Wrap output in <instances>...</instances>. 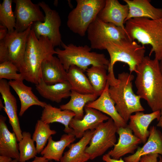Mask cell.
Returning <instances> with one entry per match:
<instances>
[{"label": "cell", "mask_w": 162, "mask_h": 162, "mask_svg": "<svg viewBox=\"0 0 162 162\" xmlns=\"http://www.w3.org/2000/svg\"><path fill=\"white\" fill-rule=\"evenodd\" d=\"M135 84L136 94L146 101L152 112L162 109V74L159 61L145 56L137 67Z\"/></svg>", "instance_id": "cell-1"}, {"label": "cell", "mask_w": 162, "mask_h": 162, "mask_svg": "<svg viewBox=\"0 0 162 162\" xmlns=\"http://www.w3.org/2000/svg\"><path fill=\"white\" fill-rule=\"evenodd\" d=\"M54 47L48 38L41 36L38 38L31 29L23 62L19 69L24 80L35 85L38 83L41 79L43 62L56 54Z\"/></svg>", "instance_id": "cell-2"}, {"label": "cell", "mask_w": 162, "mask_h": 162, "mask_svg": "<svg viewBox=\"0 0 162 162\" xmlns=\"http://www.w3.org/2000/svg\"><path fill=\"white\" fill-rule=\"evenodd\" d=\"M125 30L128 37L136 40L144 46L152 48L149 56L154 53L155 59L162 58V18L155 20L146 18H135L125 22Z\"/></svg>", "instance_id": "cell-3"}, {"label": "cell", "mask_w": 162, "mask_h": 162, "mask_svg": "<svg viewBox=\"0 0 162 162\" xmlns=\"http://www.w3.org/2000/svg\"><path fill=\"white\" fill-rule=\"evenodd\" d=\"M104 49L107 50L110 57L108 69V81L109 84L115 82L117 79L113 71L116 62H121L127 64L131 73L135 72L136 67L145 57L144 46L128 37L118 41L108 42L105 45Z\"/></svg>", "instance_id": "cell-4"}, {"label": "cell", "mask_w": 162, "mask_h": 162, "mask_svg": "<svg viewBox=\"0 0 162 162\" xmlns=\"http://www.w3.org/2000/svg\"><path fill=\"white\" fill-rule=\"evenodd\" d=\"M134 78L131 73L123 72L118 74L116 82L109 88L110 95L116 110L127 123L133 113L145 110L141 104L140 98L133 89Z\"/></svg>", "instance_id": "cell-5"}, {"label": "cell", "mask_w": 162, "mask_h": 162, "mask_svg": "<svg viewBox=\"0 0 162 162\" xmlns=\"http://www.w3.org/2000/svg\"><path fill=\"white\" fill-rule=\"evenodd\" d=\"M63 50L55 49L58 57L67 72L70 66L75 65L86 71L90 65L98 66L108 69L110 61L104 54L91 52L87 45L77 46L73 44H66L62 42Z\"/></svg>", "instance_id": "cell-6"}, {"label": "cell", "mask_w": 162, "mask_h": 162, "mask_svg": "<svg viewBox=\"0 0 162 162\" xmlns=\"http://www.w3.org/2000/svg\"><path fill=\"white\" fill-rule=\"evenodd\" d=\"M76 7L69 13L67 24L73 33L84 36L90 25L104 7L106 0H76Z\"/></svg>", "instance_id": "cell-7"}, {"label": "cell", "mask_w": 162, "mask_h": 162, "mask_svg": "<svg viewBox=\"0 0 162 162\" xmlns=\"http://www.w3.org/2000/svg\"><path fill=\"white\" fill-rule=\"evenodd\" d=\"M92 49L103 50L110 41H118L128 37L125 30L114 25L105 22L98 17L90 25L87 31Z\"/></svg>", "instance_id": "cell-8"}, {"label": "cell", "mask_w": 162, "mask_h": 162, "mask_svg": "<svg viewBox=\"0 0 162 162\" xmlns=\"http://www.w3.org/2000/svg\"><path fill=\"white\" fill-rule=\"evenodd\" d=\"M117 129L113 120L110 118L95 129L89 146L86 149L90 159L93 160L101 156L114 146L117 141L116 133Z\"/></svg>", "instance_id": "cell-9"}, {"label": "cell", "mask_w": 162, "mask_h": 162, "mask_svg": "<svg viewBox=\"0 0 162 162\" xmlns=\"http://www.w3.org/2000/svg\"><path fill=\"white\" fill-rule=\"evenodd\" d=\"M38 4L44 13V20L34 22L32 29L38 38L41 36L48 38L54 47L60 46L63 42L60 31L61 20L59 14L44 2Z\"/></svg>", "instance_id": "cell-10"}, {"label": "cell", "mask_w": 162, "mask_h": 162, "mask_svg": "<svg viewBox=\"0 0 162 162\" xmlns=\"http://www.w3.org/2000/svg\"><path fill=\"white\" fill-rule=\"evenodd\" d=\"M13 2L15 4V29L18 32L25 31L34 22L44 21L45 15L38 4H34L31 0H14Z\"/></svg>", "instance_id": "cell-11"}, {"label": "cell", "mask_w": 162, "mask_h": 162, "mask_svg": "<svg viewBox=\"0 0 162 162\" xmlns=\"http://www.w3.org/2000/svg\"><path fill=\"white\" fill-rule=\"evenodd\" d=\"M32 24L23 32H19L15 29L8 32L3 40L8 47L9 60L15 64L19 70L23 62L28 38Z\"/></svg>", "instance_id": "cell-12"}, {"label": "cell", "mask_w": 162, "mask_h": 162, "mask_svg": "<svg viewBox=\"0 0 162 162\" xmlns=\"http://www.w3.org/2000/svg\"><path fill=\"white\" fill-rule=\"evenodd\" d=\"M85 114L82 119L73 118L69 124L73 130V134L76 138H81L88 130H95L98 126L110 118L95 109L85 106Z\"/></svg>", "instance_id": "cell-13"}, {"label": "cell", "mask_w": 162, "mask_h": 162, "mask_svg": "<svg viewBox=\"0 0 162 162\" xmlns=\"http://www.w3.org/2000/svg\"><path fill=\"white\" fill-rule=\"evenodd\" d=\"M10 87L6 80H0V93L4 105L3 109L8 116L9 123L19 142L22 138V132L17 115L16 100L10 91Z\"/></svg>", "instance_id": "cell-14"}, {"label": "cell", "mask_w": 162, "mask_h": 162, "mask_svg": "<svg viewBox=\"0 0 162 162\" xmlns=\"http://www.w3.org/2000/svg\"><path fill=\"white\" fill-rule=\"evenodd\" d=\"M117 133L119 136L118 142L114 145L113 148L107 153L112 158L119 159L126 154H133L138 148V145L142 143L128 125L125 127L118 128Z\"/></svg>", "instance_id": "cell-15"}, {"label": "cell", "mask_w": 162, "mask_h": 162, "mask_svg": "<svg viewBox=\"0 0 162 162\" xmlns=\"http://www.w3.org/2000/svg\"><path fill=\"white\" fill-rule=\"evenodd\" d=\"M129 13L127 4H122L117 0H106L105 6L97 17L102 21L112 23L124 29L125 20Z\"/></svg>", "instance_id": "cell-16"}, {"label": "cell", "mask_w": 162, "mask_h": 162, "mask_svg": "<svg viewBox=\"0 0 162 162\" xmlns=\"http://www.w3.org/2000/svg\"><path fill=\"white\" fill-rule=\"evenodd\" d=\"M109 84L107 81L106 87L99 97L95 100L87 103L86 106L97 110L109 116L113 120L118 128L128 125L119 114L115 107V103L109 92Z\"/></svg>", "instance_id": "cell-17"}, {"label": "cell", "mask_w": 162, "mask_h": 162, "mask_svg": "<svg viewBox=\"0 0 162 162\" xmlns=\"http://www.w3.org/2000/svg\"><path fill=\"white\" fill-rule=\"evenodd\" d=\"M160 115V111L148 114L143 112H137L130 116L128 126L134 134L141 140L142 143L145 144L149 135V130H148L149 125L156 119L158 121Z\"/></svg>", "instance_id": "cell-18"}, {"label": "cell", "mask_w": 162, "mask_h": 162, "mask_svg": "<svg viewBox=\"0 0 162 162\" xmlns=\"http://www.w3.org/2000/svg\"><path fill=\"white\" fill-rule=\"evenodd\" d=\"M148 139L141 147H138L133 154L124 158L125 162H140L141 157L151 154L162 155V134L154 126L149 129Z\"/></svg>", "instance_id": "cell-19"}, {"label": "cell", "mask_w": 162, "mask_h": 162, "mask_svg": "<svg viewBox=\"0 0 162 162\" xmlns=\"http://www.w3.org/2000/svg\"><path fill=\"white\" fill-rule=\"evenodd\" d=\"M6 118L0 116V155L20 160L17 140L14 132H10L6 123Z\"/></svg>", "instance_id": "cell-20"}, {"label": "cell", "mask_w": 162, "mask_h": 162, "mask_svg": "<svg viewBox=\"0 0 162 162\" xmlns=\"http://www.w3.org/2000/svg\"><path fill=\"white\" fill-rule=\"evenodd\" d=\"M41 71V79L47 85L67 81V71L58 57L54 56L43 62Z\"/></svg>", "instance_id": "cell-21"}, {"label": "cell", "mask_w": 162, "mask_h": 162, "mask_svg": "<svg viewBox=\"0 0 162 162\" xmlns=\"http://www.w3.org/2000/svg\"><path fill=\"white\" fill-rule=\"evenodd\" d=\"M129 8L125 22L135 18H146L155 20L162 18V8L152 5L148 0H124Z\"/></svg>", "instance_id": "cell-22"}, {"label": "cell", "mask_w": 162, "mask_h": 162, "mask_svg": "<svg viewBox=\"0 0 162 162\" xmlns=\"http://www.w3.org/2000/svg\"><path fill=\"white\" fill-rule=\"evenodd\" d=\"M35 86L36 89L41 96L57 103H59L62 99L70 97L72 90L68 81L49 85L41 79Z\"/></svg>", "instance_id": "cell-23"}, {"label": "cell", "mask_w": 162, "mask_h": 162, "mask_svg": "<svg viewBox=\"0 0 162 162\" xmlns=\"http://www.w3.org/2000/svg\"><path fill=\"white\" fill-rule=\"evenodd\" d=\"M8 83L19 97L21 104L19 114L20 116H22L32 106H38L44 108L47 104L40 100L34 94L32 88L25 85L23 81L10 80Z\"/></svg>", "instance_id": "cell-24"}, {"label": "cell", "mask_w": 162, "mask_h": 162, "mask_svg": "<svg viewBox=\"0 0 162 162\" xmlns=\"http://www.w3.org/2000/svg\"><path fill=\"white\" fill-rule=\"evenodd\" d=\"M95 130L86 131L77 142L68 146L69 149L64 153L60 162H86L90 159L86 152L87 146L90 142Z\"/></svg>", "instance_id": "cell-25"}, {"label": "cell", "mask_w": 162, "mask_h": 162, "mask_svg": "<svg viewBox=\"0 0 162 162\" xmlns=\"http://www.w3.org/2000/svg\"><path fill=\"white\" fill-rule=\"evenodd\" d=\"M75 116L74 113L71 111L62 110L47 104L43 108L40 119L48 124L54 122L62 124L64 126L63 130L66 134H73V130L69 127V124Z\"/></svg>", "instance_id": "cell-26"}, {"label": "cell", "mask_w": 162, "mask_h": 162, "mask_svg": "<svg viewBox=\"0 0 162 162\" xmlns=\"http://www.w3.org/2000/svg\"><path fill=\"white\" fill-rule=\"evenodd\" d=\"M75 138L73 134H65L61 136L60 140L55 141L51 136L48 140L47 145L40 154L49 160L60 161L65 148L75 140Z\"/></svg>", "instance_id": "cell-27"}, {"label": "cell", "mask_w": 162, "mask_h": 162, "mask_svg": "<svg viewBox=\"0 0 162 162\" xmlns=\"http://www.w3.org/2000/svg\"><path fill=\"white\" fill-rule=\"evenodd\" d=\"M79 67L70 66L67 71V80L70 85L72 90L82 94H94L93 88L89 79Z\"/></svg>", "instance_id": "cell-28"}, {"label": "cell", "mask_w": 162, "mask_h": 162, "mask_svg": "<svg viewBox=\"0 0 162 162\" xmlns=\"http://www.w3.org/2000/svg\"><path fill=\"white\" fill-rule=\"evenodd\" d=\"M70 100L59 107L62 110L71 111L74 113V118L81 119L84 116L83 108L88 103L96 100L98 96L94 94H84L72 90Z\"/></svg>", "instance_id": "cell-29"}, {"label": "cell", "mask_w": 162, "mask_h": 162, "mask_svg": "<svg viewBox=\"0 0 162 162\" xmlns=\"http://www.w3.org/2000/svg\"><path fill=\"white\" fill-rule=\"evenodd\" d=\"M107 70L101 66H92L86 71L94 94L98 97L102 94L106 87L108 78Z\"/></svg>", "instance_id": "cell-30"}, {"label": "cell", "mask_w": 162, "mask_h": 162, "mask_svg": "<svg viewBox=\"0 0 162 162\" xmlns=\"http://www.w3.org/2000/svg\"><path fill=\"white\" fill-rule=\"evenodd\" d=\"M56 133V130L50 129L49 124L44 123L40 119L37 121L32 138L36 143L37 154L40 153L45 147L50 137Z\"/></svg>", "instance_id": "cell-31"}, {"label": "cell", "mask_w": 162, "mask_h": 162, "mask_svg": "<svg viewBox=\"0 0 162 162\" xmlns=\"http://www.w3.org/2000/svg\"><path fill=\"white\" fill-rule=\"evenodd\" d=\"M22 139L18 143L19 162H26L34 158L37 153L31 134L28 132L24 131L22 133Z\"/></svg>", "instance_id": "cell-32"}, {"label": "cell", "mask_w": 162, "mask_h": 162, "mask_svg": "<svg viewBox=\"0 0 162 162\" xmlns=\"http://www.w3.org/2000/svg\"><path fill=\"white\" fill-rule=\"evenodd\" d=\"M12 0H3L0 4V24L5 26L8 32L14 31L16 27V19L12 8Z\"/></svg>", "instance_id": "cell-33"}, {"label": "cell", "mask_w": 162, "mask_h": 162, "mask_svg": "<svg viewBox=\"0 0 162 162\" xmlns=\"http://www.w3.org/2000/svg\"><path fill=\"white\" fill-rule=\"evenodd\" d=\"M17 67L8 60L0 63V80L23 81L21 74Z\"/></svg>", "instance_id": "cell-34"}, {"label": "cell", "mask_w": 162, "mask_h": 162, "mask_svg": "<svg viewBox=\"0 0 162 162\" xmlns=\"http://www.w3.org/2000/svg\"><path fill=\"white\" fill-rule=\"evenodd\" d=\"M9 52L8 47L3 40L0 41V63L8 61Z\"/></svg>", "instance_id": "cell-35"}, {"label": "cell", "mask_w": 162, "mask_h": 162, "mask_svg": "<svg viewBox=\"0 0 162 162\" xmlns=\"http://www.w3.org/2000/svg\"><path fill=\"white\" fill-rule=\"evenodd\" d=\"M158 154H151L142 156L140 162H157L158 158L159 157Z\"/></svg>", "instance_id": "cell-36"}, {"label": "cell", "mask_w": 162, "mask_h": 162, "mask_svg": "<svg viewBox=\"0 0 162 162\" xmlns=\"http://www.w3.org/2000/svg\"><path fill=\"white\" fill-rule=\"evenodd\" d=\"M102 160L105 162H125L122 158H120L119 159L112 158L108 154L103 155Z\"/></svg>", "instance_id": "cell-37"}, {"label": "cell", "mask_w": 162, "mask_h": 162, "mask_svg": "<svg viewBox=\"0 0 162 162\" xmlns=\"http://www.w3.org/2000/svg\"><path fill=\"white\" fill-rule=\"evenodd\" d=\"M8 32L7 28L5 26L0 25V41L3 40Z\"/></svg>", "instance_id": "cell-38"}, {"label": "cell", "mask_w": 162, "mask_h": 162, "mask_svg": "<svg viewBox=\"0 0 162 162\" xmlns=\"http://www.w3.org/2000/svg\"><path fill=\"white\" fill-rule=\"evenodd\" d=\"M27 162H53L52 161H49V160L46 159L45 157H41L36 156L34 160L32 161Z\"/></svg>", "instance_id": "cell-39"}, {"label": "cell", "mask_w": 162, "mask_h": 162, "mask_svg": "<svg viewBox=\"0 0 162 162\" xmlns=\"http://www.w3.org/2000/svg\"><path fill=\"white\" fill-rule=\"evenodd\" d=\"M12 158L5 156L0 155V162H11Z\"/></svg>", "instance_id": "cell-40"}, {"label": "cell", "mask_w": 162, "mask_h": 162, "mask_svg": "<svg viewBox=\"0 0 162 162\" xmlns=\"http://www.w3.org/2000/svg\"><path fill=\"white\" fill-rule=\"evenodd\" d=\"M160 111V118L158 121V122L157 124V126L162 128V109Z\"/></svg>", "instance_id": "cell-41"}, {"label": "cell", "mask_w": 162, "mask_h": 162, "mask_svg": "<svg viewBox=\"0 0 162 162\" xmlns=\"http://www.w3.org/2000/svg\"><path fill=\"white\" fill-rule=\"evenodd\" d=\"M159 67L160 71L162 74V58L159 61Z\"/></svg>", "instance_id": "cell-42"}, {"label": "cell", "mask_w": 162, "mask_h": 162, "mask_svg": "<svg viewBox=\"0 0 162 162\" xmlns=\"http://www.w3.org/2000/svg\"><path fill=\"white\" fill-rule=\"evenodd\" d=\"M4 104L2 102V100H0V110L2 109H3V108L4 106Z\"/></svg>", "instance_id": "cell-43"}, {"label": "cell", "mask_w": 162, "mask_h": 162, "mask_svg": "<svg viewBox=\"0 0 162 162\" xmlns=\"http://www.w3.org/2000/svg\"><path fill=\"white\" fill-rule=\"evenodd\" d=\"M159 160L157 162H162V157L160 155L159 156Z\"/></svg>", "instance_id": "cell-44"}, {"label": "cell", "mask_w": 162, "mask_h": 162, "mask_svg": "<svg viewBox=\"0 0 162 162\" xmlns=\"http://www.w3.org/2000/svg\"><path fill=\"white\" fill-rule=\"evenodd\" d=\"M18 162V160L16 159H13L11 162Z\"/></svg>", "instance_id": "cell-45"}]
</instances>
